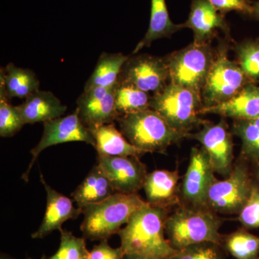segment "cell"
<instances>
[{
	"label": "cell",
	"instance_id": "cell-1",
	"mask_svg": "<svg viewBox=\"0 0 259 259\" xmlns=\"http://www.w3.org/2000/svg\"><path fill=\"white\" fill-rule=\"evenodd\" d=\"M167 209L147 204L133 214L117 233L124 254L168 259L177 253L166 238Z\"/></svg>",
	"mask_w": 259,
	"mask_h": 259
},
{
	"label": "cell",
	"instance_id": "cell-2",
	"mask_svg": "<svg viewBox=\"0 0 259 259\" xmlns=\"http://www.w3.org/2000/svg\"><path fill=\"white\" fill-rule=\"evenodd\" d=\"M148 202L138 194L116 192L100 203L83 207L81 231L83 238L90 241L107 240L117 234L135 212Z\"/></svg>",
	"mask_w": 259,
	"mask_h": 259
},
{
	"label": "cell",
	"instance_id": "cell-3",
	"mask_svg": "<svg viewBox=\"0 0 259 259\" xmlns=\"http://www.w3.org/2000/svg\"><path fill=\"white\" fill-rule=\"evenodd\" d=\"M221 220L206 207H182L166 218L165 233L175 249L204 243L223 244Z\"/></svg>",
	"mask_w": 259,
	"mask_h": 259
},
{
	"label": "cell",
	"instance_id": "cell-4",
	"mask_svg": "<svg viewBox=\"0 0 259 259\" xmlns=\"http://www.w3.org/2000/svg\"><path fill=\"white\" fill-rule=\"evenodd\" d=\"M116 121L125 139L145 153H165L189 135L174 128L151 108L120 115Z\"/></svg>",
	"mask_w": 259,
	"mask_h": 259
},
{
	"label": "cell",
	"instance_id": "cell-5",
	"mask_svg": "<svg viewBox=\"0 0 259 259\" xmlns=\"http://www.w3.org/2000/svg\"><path fill=\"white\" fill-rule=\"evenodd\" d=\"M199 93L168 82L160 93L153 95L150 108L157 112L174 128L190 134L191 130L203 125L199 117L203 109Z\"/></svg>",
	"mask_w": 259,
	"mask_h": 259
},
{
	"label": "cell",
	"instance_id": "cell-6",
	"mask_svg": "<svg viewBox=\"0 0 259 259\" xmlns=\"http://www.w3.org/2000/svg\"><path fill=\"white\" fill-rule=\"evenodd\" d=\"M214 56L209 44L192 42L167 57L169 81L201 95Z\"/></svg>",
	"mask_w": 259,
	"mask_h": 259
},
{
	"label": "cell",
	"instance_id": "cell-7",
	"mask_svg": "<svg viewBox=\"0 0 259 259\" xmlns=\"http://www.w3.org/2000/svg\"><path fill=\"white\" fill-rule=\"evenodd\" d=\"M247 79L239 65L230 60L226 49L221 48L214 56L208 76L201 91L203 109L231 100L246 85Z\"/></svg>",
	"mask_w": 259,
	"mask_h": 259
},
{
	"label": "cell",
	"instance_id": "cell-8",
	"mask_svg": "<svg viewBox=\"0 0 259 259\" xmlns=\"http://www.w3.org/2000/svg\"><path fill=\"white\" fill-rule=\"evenodd\" d=\"M253 184L247 167L238 163L226 180H217L211 186L206 208L223 214L239 213L249 197Z\"/></svg>",
	"mask_w": 259,
	"mask_h": 259
},
{
	"label": "cell",
	"instance_id": "cell-9",
	"mask_svg": "<svg viewBox=\"0 0 259 259\" xmlns=\"http://www.w3.org/2000/svg\"><path fill=\"white\" fill-rule=\"evenodd\" d=\"M74 141L84 142L95 147L93 135L90 130L81 122L77 109L69 115L44 122L41 139L36 146L30 151L32 159L28 169L22 177L23 180L28 182L29 175L34 163L44 150L56 145Z\"/></svg>",
	"mask_w": 259,
	"mask_h": 259
},
{
	"label": "cell",
	"instance_id": "cell-10",
	"mask_svg": "<svg viewBox=\"0 0 259 259\" xmlns=\"http://www.w3.org/2000/svg\"><path fill=\"white\" fill-rule=\"evenodd\" d=\"M169 80L166 59L142 54L130 56L122 67L118 83L130 85L147 93H160Z\"/></svg>",
	"mask_w": 259,
	"mask_h": 259
},
{
	"label": "cell",
	"instance_id": "cell-11",
	"mask_svg": "<svg viewBox=\"0 0 259 259\" xmlns=\"http://www.w3.org/2000/svg\"><path fill=\"white\" fill-rule=\"evenodd\" d=\"M197 134H189L187 138L196 140L208 155L215 174L225 178L233 169V142L228 125L222 120L217 124L205 122Z\"/></svg>",
	"mask_w": 259,
	"mask_h": 259
},
{
	"label": "cell",
	"instance_id": "cell-12",
	"mask_svg": "<svg viewBox=\"0 0 259 259\" xmlns=\"http://www.w3.org/2000/svg\"><path fill=\"white\" fill-rule=\"evenodd\" d=\"M214 174L208 155L204 148H192L181 190L182 198L189 205L205 207L209 188L217 180Z\"/></svg>",
	"mask_w": 259,
	"mask_h": 259
},
{
	"label": "cell",
	"instance_id": "cell-13",
	"mask_svg": "<svg viewBox=\"0 0 259 259\" xmlns=\"http://www.w3.org/2000/svg\"><path fill=\"white\" fill-rule=\"evenodd\" d=\"M97 165L108 177L116 192L137 194L147 177L146 165L138 156H98Z\"/></svg>",
	"mask_w": 259,
	"mask_h": 259
},
{
	"label": "cell",
	"instance_id": "cell-14",
	"mask_svg": "<svg viewBox=\"0 0 259 259\" xmlns=\"http://www.w3.org/2000/svg\"><path fill=\"white\" fill-rule=\"evenodd\" d=\"M116 86L83 90L78 97L76 109L81 122L89 129L113 123L120 117L115 106Z\"/></svg>",
	"mask_w": 259,
	"mask_h": 259
},
{
	"label": "cell",
	"instance_id": "cell-15",
	"mask_svg": "<svg viewBox=\"0 0 259 259\" xmlns=\"http://www.w3.org/2000/svg\"><path fill=\"white\" fill-rule=\"evenodd\" d=\"M40 182L47 191V209L41 224L32 234L34 239L45 238L56 230L60 231L63 223L70 219H76L82 213V208L75 207L71 199L48 185L42 174Z\"/></svg>",
	"mask_w": 259,
	"mask_h": 259
},
{
	"label": "cell",
	"instance_id": "cell-16",
	"mask_svg": "<svg viewBox=\"0 0 259 259\" xmlns=\"http://www.w3.org/2000/svg\"><path fill=\"white\" fill-rule=\"evenodd\" d=\"M184 24L193 31L194 42L198 44H209L218 29L228 30L224 16L209 0H192L188 20Z\"/></svg>",
	"mask_w": 259,
	"mask_h": 259
},
{
	"label": "cell",
	"instance_id": "cell-17",
	"mask_svg": "<svg viewBox=\"0 0 259 259\" xmlns=\"http://www.w3.org/2000/svg\"><path fill=\"white\" fill-rule=\"evenodd\" d=\"M24 124L44 122L64 115L67 107L50 91L37 90L16 106Z\"/></svg>",
	"mask_w": 259,
	"mask_h": 259
},
{
	"label": "cell",
	"instance_id": "cell-18",
	"mask_svg": "<svg viewBox=\"0 0 259 259\" xmlns=\"http://www.w3.org/2000/svg\"><path fill=\"white\" fill-rule=\"evenodd\" d=\"M202 115L215 114L234 120L259 117V87L247 83L236 96L215 106L202 109Z\"/></svg>",
	"mask_w": 259,
	"mask_h": 259
},
{
	"label": "cell",
	"instance_id": "cell-19",
	"mask_svg": "<svg viewBox=\"0 0 259 259\" xmlns=\"http://www.w3.org/2000/svg\"><path fill=\"white\" fill-rule=\"evenodd\" d=\"M180 179L177 170H156L148 174L143 187L147 198L146 202L166 209L176 204Z\"/></svg>",
	"mask_w": 259,
	"mask_h": 259
},
{
	"label": "cell",
	"instance_id": "cell-20",
	"mask_svg": "<svg viewBox=\"0 0 259 259\" xmlns=\"http://www.w3.org/2000/svg\"><path fill=\"white\" fill-rule=\"evenodd\" d=\"M95 139L98 156H138L145 154L125 139L115 123L106 124L90 130Z\"/></svg>",
	"mask_w": 259,
	"mask_h": 259
},
{
	"label": "cell",
	"instance_id": "cell-21",
	"mask_svg": "<svg viewBox=\"0 0 259 259\" xmlns=\"http://www.w3.org/2000/svg\"><path fill=\"white\" fill-rule=\"evenodd\" d=\"M116 193L108 177L98 165L92 168L71 197L80 208L100 203Z\"/></svg>",
	"mask_w": 259,
	"mask_h": 259
},
{
	"label": "cell",
	"instance_id": "cell-22",
	"mask_svg": "<svg viewBox=\"0 0 259 259\" xmlns=\"http://www.w3.org/2000/svg\"><path fill=\"white\" fill-rule=\"evenodd\" d=\"M185 28V24H175L171 21L166 0H151V18L147 32L135 48L133 54H137L144 48L149 47L155 40L169 37Z\"/></svg>",
	"mask_w": 259,
	"mask_h": 259
},
{
	"label": "cell",
	"instance_id": "cell-23",
	"mask_svg": "<svg viewBox=\"0 0 259 259\" xmlns=\"http://www.w3.org/2000/svg\"><path fill=\"white\" fill-rule=\"evenodd\" d=\"M0 84L9 99H26L40 88V81L32 70L18 67L13 63L0 69Z\"/></svg>",
	"mask_w": 259,
	"mask_h": 259
},
{
	"label": "cell",
	"instance_id": "cell-24",
	"mask_svg": "<svg viewBox=\"0 0 259 259\" xmlns=\"http://www.w3.org/2000/svg\"><path fill=\"white\" fill-rule=\"evenodd\" d=\"M129 57L122 53H102L83 90L94 88H110L116 86L122 67Z\"/></svg>",
	"mask_w": 259,
	"mask_h": 259
},
{
	"label": "cell",
	"instance_id": "cell-25",
	"mask_svg": "<svg viewBox=\"0 0 259 259\" xmlns=\"http://www.w3.org/2000/svg\"><path fill=\"white\" fill-rule=\"evenodd\" d=\"M232 132L241 140V155L259 167V117L234 120Z\"/></svg>",
	"mask_w": 259,
	"mask_h": 259
},
{
	"label": "cell",
	"instance_id": "cell-26",
	"mask_svg": "<svg viewBox=\"0 0 259 259\" xmlns=\"http://www.w3.org/2000/svg\"><path fill=\"white\" fill-rule=\"evenodd\" d=\"M149 93L130 85L117 83L115 92V106L119 115L135 113L150 108Z\"/></svg>",
	"mask_w": 259,
	"mask_h": 259
},
{
	"label": "cell",
	"instance_id": "cell-27",
	"mask_svg": "<svg viewBox=\"0 0 259 259\" xmlns=\"http://www.w3.org/2000/svg\"><path fill=\"white\" fill-rule=\"evenodd\" d=\"M223 243L233 258L259 259V236L245 230H238L228 235L223 238Z\"/></svg>",
	"mask_w": 259,
	"mask_h": 259
},
{
	"label": "cell",
	"instance_id": "cell-28",
	"mask_svg": "<svg viewBox=\"0 0 259 259\" xmlns=\"http://www.w3.org/2000/svg\"><path fill=\"white\" fill-rule=\"evenodd\" d=\"M10 100L4 87L0 84V136L3 138L13 137L25 125L17 107Z\"/></svg>",
	"mask_w": 259,
	"mask_h": 259
},
{
	"label": "cell",
	"instance_id": "cell-29",
	"mask_svg": "<svg viewBox=\"0 0 259 259\" xmlns=\"http://www.w3.org/2000/svg\"><path fill=\"white\" fill-rule=\"evenodd\" d=\"M59 231L61 242L59 249L49 259H89L90 251L83 237L78 238L62 228Z\"/></svg>",
	"mask_w": 259,
	"mask_h": 259
},
{
	"label": "cell",
	"instance_id": "cell-30",
	"mask_svg": "<svg viewBox=\"0 0 259 259\" xmlns=\"http://www.w3.org/2000/svg\"><path fill=\"white\" fill-rule=\"evenodd\" d=\"M238 65L248 79L259 81V42L247 41L236 48Z\"/></svg>",
	"mask_w": 259,
	"mask_h": 259
},
{
	"label": "cell",
	"instance_id": "cell-31",
	"mask_svg": "<svg viewBox=\"0 0 259 259\" xmlns=\"http://www.w3.org/2000/svg\"><path fill=\"white\" fill-rule=\"evenodd\" d=\"M220 246L212 243L192 245L177 250L168 259H223Z\"/></svg>",
	"mask_w": 259,
	"mask_h": 259
},
{
	"label": "cell",
	"instance_id": "cell-32",
	"mask_svg": "<svg viewBox=\"0 0 259 259\" xmlns=\"http://www.w3.org/2000/svg\"><path fill=\"white\" fill-rule=\"evenodd\" d=\"M238 220L247 229L259 228V187L254 182L248 200L240 210Z\"/></svg>",
	"mask_w": 259,
	"mask_h": 259
},
{
	"label": "cell",
	"instance_id": "cell-33",
	"mask_svg": "<svg viewBox=\"0 0 259 259\" xmlns=\"http://www.w3.org/2000/svg\"><path fill=\"white\" fill-rule=\"evenodd\" d=\"M221 14L236 11L245 15L253 14V5L250 0H209Z\"/></svg>",
	"mask_w": 259,
	"mask_h": 259
},
{
	"label": "cell",
	"instance_id": "cell-34",
	"mask_svg": "<svg viewBox=\"0 0 259 259\" xmlns=\"http://www.w3.org/2000/svg\"><path fill=\"white\" fill-rule=\"evenodd\" d=\"M124 255L121 247L112 248L107 240H102L90 250L89 259H123Z\"/></svg>",
	"mask_w": 259,
	"mask_h": 259
},
{
	"label": "cell",
	"instance_id": "cell-35",
	"mask_svg": "<svg viewBox=\"0 0 259 259\" xmlns=\"http://www.w3.org/2000/svg\"><path fill=\"white\" fill-rule=\"evenodd\" d=\"M123 259H154L149 258V257L144 256V255L136 254H125L124 255Z\"/></svg>",
	"mask_w": 259,
	"mask_h": 259
},
{
	"label": "cell",
	"instance_id": "cell-36",
	"mask_svg": "<svg viewBox=\"0 0 259 259\" xmlns=\"http://www.w3.org/2000/svg\"><path fill=\"white\" fill-rule=\"evenodd\" d=\"M252 15H253L257 19H259V1L253 5V11Z\"/></svg>",
	"mask_w": 259,
	"mask_h": 259
},
{
	"label": "cell",
	"instance_id": "cell-37",
	"mask_svg": "<svg viewBox=\"0 0 259 259\" xmlns=\"http://www.w3.org/2000/svg\"><path fill=\"white\" fill-rule=\"evenodd\" d=\"M0 259H15L13 258V257L10 256V255L8 254H6V253H2L1 255H0Z\"/></svg>",
	"mask_w": 259,
	"mask_h": 259
},
{
	"label": "cell",
	"instance_id": "cell-38",
	"mask_svg": "<svg viewBox=\"0 0 259 259\" xmlns=\"http://www.w3.org/2000/svg\"><path fill=\"white\" fill-rule=\"evenodd\" d=\"M255 176H256V179L258 180L259 182V168L257 170L256 172H255Z\"/></svg>",
	"mask_w": 259,
	"mask_h": 259
}]
</instances>
